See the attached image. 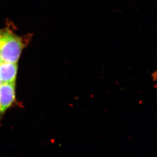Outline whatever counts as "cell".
Wrapping results in <instances>:
<instances>
[{"label": "cell", "instance_id": "cell-1", "mask_svg": "<svg viewBox=\"0 0 157 157\" xmlns=\"http://www.w3.org/2000/svg\"><path fill=\"white\" fill-rule=\"evenodd\" d=\"M24 47L21 37L8 29L0 30V57L2 61L16 63Z\"/></svg>", "mask_w": 157, "mask_h": 157}, {"label": "cell", "instance_id": "cell-3", "mask_svg": "<svg viewBox=\"0 0 157 157\" xmlns=\"http://www.w3.org/2000/svg\"><path fill=\"white\" fill-rule=\"evenodd\" d=\"M17 71V63L2 62L0 65V78L2 83H15Z\"/></svg>", "mask_w": 157, "mask_h": 157}, {"label": "cell", "instance_id": "cell-5", "mask_svg": "<svg viewBox=\"0 0 157 157\" xmlns=\"http://www.w3.org/2000/svg\"><path fill=\"white\" fill-rule=\"evenodd\" d=\"M2 59H1V57H0V65L2 63Z\"/></svg>", "mask_w": 157, "mask_h": 157}, {"label": "cell", "instance_id": "cell-4", "mask_svg": "<svg viewBox=\"0 0 157 157\" xmlns=\"http://www.w3.org/2000/svg\"><path fill=\"white\" fill-rule=\"evenodd\" d=\"M2 80H1V78H0V87H1V86L2 84Z\"/></svg>", "mask_w": 157, "mask_h": 157}, {"label": "cell", "instance_id": "cell-2", "mask_svg": "<svg viewBox=\"0 0 157 157\" xmlns=\"http://www.w3.org/2000/svg\"><path fill=\"white\" fill-rule=\"evenodd\" d=\"M15 100V83H3L0 87V119Z\"/></svg>", "mask_w": 157, "mask_h": 157}]
</instances>
